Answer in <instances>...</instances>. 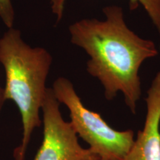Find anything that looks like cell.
Here are the masks:
<instances>
[{"mask_svg":"<svg viewBox=\"0 0 160 160\" xmlns=\"http://www.w3.org/2000/svg\"><path fill=\"white\" fill-rule=\"evenodd\" d=\"M104 19L85 18L68 28L71 42L89 57L86 69L102 85L105 99L122 93L133 114L142 95L139 70L146 60L159 54L152 40L139 37L128 26L122 8L102 9Z\"/></svg>","mask_w":160,"mask_h":160,"instance_id":"1","label":"cell"},{"mask_svg":"<svg viewBox=\"0 0 160 160\" xmlns=\"http://www.w3.org/2000/svg\"><path fill=\"white\" fill-rule=\"evenodd\" d=\"M53 57L42 47H31L22 38L21 31L8 28L0 37V63L5 73V100L17 106L22 117V138L13 151L15 160H25L31 135L40 127L39 113L45 101L46 82Z\"/></svg>","mask_w":160,"mask_h":160,"instance_id":"2","label":"cell"},{"mask_svg":"<svg viewBox=\"0 0 160 160\" xmlns=\"http://www.w3.org/2000/svg\"><path fill=\"white\" fill-rule=\"evenodd\" d=\"M52 89L58 101L69 110L70 122L78 137L93 153L102 160H125L134 142L133 131L113 128L101 115L87 108L67 78H57Z\"/></svg>","mask_w":160,"mask_h":160,"instance_id":"3","label":"cell"},{"mask_svg":"<svg viewBox=\"0 0 160 160\" xmlns=\"http://www.w3.org/2000/svg\"><path fill=\"white\" fill-rule=\"evenodd\" d=\"M60 103L52 88H48L42 107L43 140L33 160H97L99 158L89 148H84L70 122L60 111Z\"/></svg>","mask_w":160,"mask_h":160,"instance_id":"4","label":"cell"},{"mask_svg":"<svg viewBox=\"0 0 160 160\" xmlns=\"http://www.w3.org/2000/svg\"><path fill=\"white\" fill-rule=\"evenodd\" d=\"M145 102L143 128L125 160H160V70L148 89Z\"/></svg>","mask_w":160,"mask_h":160,"instance_id":"5","label":"cell"},{"mask_svg":"<svg viewBox=\"0 0 160 160\" xmlns=\"http://www.w3.org/2000/svg\"><path fill=\"white\" fill-rule=\"evenodd\" d=\"M67 0H50L52 13L59 22L62 19ZM130 9L142 7L158 32L160 39V0H128Z\"/></svg>","mask_w":160,"mask_h":160,"instance_id":"6","label":"cell"},{"mask_svg":"<svg viewBox=\"0 0 160 160\" xmlns=\"http://www.w3.org/2000/svg\"><path fill=\"white\" fill-rule=\"evenodd\" d=\"M0 18L7 28L13 27L15 11L11 0H0Z\"/></svg>","mask_w":160,"mask_h":160,"instance_id":"7","label":"cell"},{"mask_svg":"<svg viewBox=\"0 0 160 160\" xmlns=\"http://www.w3.org/2000/svg\"><path fill=\"white\" fill-rule=\"evenodd\" d=\"M5 91H4V88L0 85V111H1L2 108L5 102Z\"/></svg>","mask_w":160,"mask_h":160,"instance_id":"8","label":"cell"},{"mask_svg":"<svg viewBox=\"0 0 160 160\" xmlns=\"http://www.w3.org/2000/svg\"><path fill=\"white\" fill-rule=\"evenodd\" d=\"M97 160H102V159H97Z\"/></svg>","mask_w":160,"mask_h":160,"instance_id":"9","label":"cell"}]
</instances>
